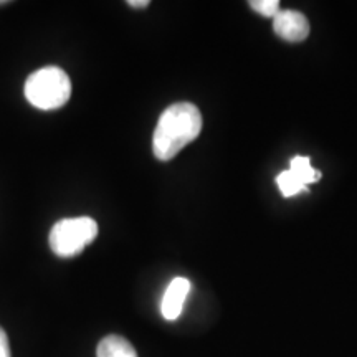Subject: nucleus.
Segmentation results:
<instances>
[{
    "label": "nucleus",
    "instance_id": "nucleus-8",
    "mask_svg": "<svg viewBox=\"0 0 357 357\" xmlns=\"http://www.w3.org/2000/svg\"><path fill=\"white\" fill-rule=\"evenodd\" d=\"M276 184H278L281 194H283L284 197H291V195H296L300 194V192L307 189V185L303 184L300 178L294 176L289 169L288 171L281 172L280 176L276 177Z\"/></svg>",
    "mask_w": 357,
    "mask_h": 357
},
{
    "label": "nucleus",
    "instance_id": "nucleus-5",
    "mask_svg": "<svg viewBox=\"0 0 357 357\" xmlns=\"http://www.w3.org/2000/svg\"><path fill=\"white\" fill-rule=\"evenodd\" d=\"M190 289V281L187 278H174L164 293L162 303H160V312L167 321H174L181 316L182 306Z\"/></svg>",
    "mask_w": 357,
    "mask_h": 357
},
{
    "label": "nucleus",
    "instance_id": "nucleus-4",
    "mask_svg": "<svg viewBox=\"0 0 357 357\" xmlns=\"http://www.w3.org/2000/svg\"><path fill=\"white\" fill-rule=\"evenodd\" d=\"M275 33L291 43H300L310 35V22L298 10H280L273 19Z\"/></svg>",
    "mask_w": 357,
    "mask_h": 357
},
{
    "label": "nucleus",
    "instance_id": "nucleus-9",
    "mask_svg": "<svg viewBox=\"0 0 357 357\" xmlns=\"http://www.w3.org/2000/svg\"><path fill=\"white\" fill-rule=\"evenodd\" d=\"M250 7L260 15L270 17V19H275L276 13L280 12L278 0H253V2H250Z\"/></svg>",
    "mask_w": 357,
    "mask_h": 357
},
{
    "label": "nucleus",
    "instance_id": "nucleus-3",
    "mask_svg": "<svg viewBox=\"0 0 357 357\" xmlns=\"http://www.w3.org/2000/svg\"><path fill=\"white\" fill-rule=\"evenodd\" d=\"M98 236V223L91 217L61 218L50 230V248L56 257L71 258L83 252Z\"/></svg>",
    "mask_w": 357,
    "mask_h": 357
},
{
    "label": "nucleus",
    "instance_id": "nucleus-1",
    "mask_svg": "<svg viewBox=\"0 0 357 357\" xmlns=\"http://www.w3.org/2000/svg\"><path fill=\"white\" fill-rule=\"evenodd\" d=\"M202 131V114L192 102L182 101L160 114L154 129L153 151L159 160H171L181 153V149L197 139Z\"/></svg>",
    "mask_w": 357,
    "mask_h": 357
},
{
    "label": "nucleus",
    "instance_id": "nucleus-10",
    "mask_svg": "<svg viewBox=\"0 0 357 357\" xmlns=\"http://www.w3.org/2000/svg\"><path fill=\"white\" fill-rule=\"evenodd\" d=\"M0 357H12L8 337L2 328H0Z\"/></svg>",
    "mask_w": 357,
    "mask_h": 357
},
{
    "label": "nucleus",
    "instance_id": "nucleus-6",
    "mask_svg": "<svg viewBox=\"0 0 357 357\" xmlns=\"http://www.w3.org/2000/svg\"><path fill=\"white\" fill-rule=\"evenodd\" d=\"M96 357H137V352L126 337L111 334L100 341Z\"/></svg>",
    "mask_w": 357,
    "mask_h": 357
},
{
    "label": "nucleus",
    "instance_id": "nucleus-11",
    "mask_svg": "<svg viewBox=\"0 0 357 357\" xmlns=\"http://www.w3.org/2000/svg\"><path fill=\"white\" fill-rule=\"evenodd\" d=\"M128 3L134 8H146L149 6V0H129Z\"/></svg>",
    "mask_w": 357,
    "mask_h": 357
},
{
    "label": "nucleus",
    "instance_id": "nucleus-12",
    "mask_svg": "<svg viewBox=\"0 0 357 357\" xmlns=\"http://www.w3.org/2000/svg\"><path fill=\"white\" fill-rule=\"evenodd\" d=\"M2 3H7V2H6V0H0V6H2Z\"/></svg>",
    "mask_w": 357,
    "mask_h": 357
},
{
    "label": "nucleus",
    "instance_id": "nucleus-7",
    "mask_svg": "<svg viewBox=\"0 0 357 357\" xmlns=\"http://www.w3.org/2000/svg\"><path fill=\"white\" fill-rule=\"evenodd\" d=\"M289 171L300 178L305 185L314 184V182H318L321 178V172L311 167V160L306 155H296V158H293L291 162H289Z\"/></svg>",
    "mask_w": 357,
    "mask_h": 357
},
{
    "label": "nucleus",
    "instance_id": "nucleus-2",
    "mask_svg": "<svg viewBox=\"0 0 357 357\" xmlns=\"http://www.w3.org/2000/svg\"><path fill=\"white\" fill-rule=\"evenodd\" d=\"M25 98L35 108L43 111L58 109L68 102L71 82L68 75L58 66L37 70L26 78L24 86Z\"/></svg>",
    "mask_w": 357,
    "mask_h": 357
}]
</instances>
